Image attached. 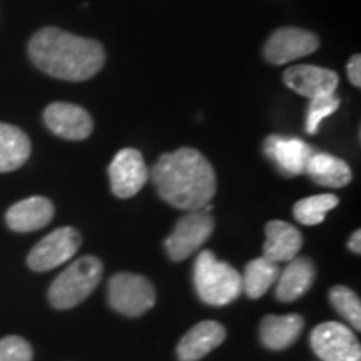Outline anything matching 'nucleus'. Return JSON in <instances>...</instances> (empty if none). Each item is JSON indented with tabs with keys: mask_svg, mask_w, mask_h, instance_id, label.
<instances>
[{
	"mask_svg": "<svg viewBox=\"0 0 361 361\" xmlns=\"http://www.w3.org/2000/svg\"><path fill=\"white\" fill-rule=\"evenodd\" d=\"M159 196L184 211H200L216 194V174L209 161L192 147L162 154L149 173Z\"/></svg>",
	"mask_w": 361,
	"mask_h": 361,
	"instance_id": "1",
	"label": "nucleus"
},
{
	"mask_svg": "<svg viewBox=\"0 0 361 361\" xmlns=\"http://www.w3.org/2000/svg\"><path fill=\"white\" fill-rule=\"evenodd\" d=\"M34 66L56 79L82 82L97 74L106 52L97 40L79 37L56 27L40 29L29 42Z\"/></svg>",
	"mask_w": 361,
	"mask_h": 361,
	"instance_id": "2",
	"label": "nucleus"
},
{
	"mask_svg": "<svg viewBox=\"0 0 361 361\" xmlns=\"http://www.w3.org/2000/svg\"><path fill=\"white\" fill-rule=\"evenodd\" d=\"M194 288L209 306H226L243 293V278L231 264L219 261L213 251H202L194 263Z\"/></svg>",
	"mask_w": 361,
	"mask_h": 361,
	"instance_id": "3",
	"label": "nucleus"
},
{
	"mask_svg": "<svg viewBox=\"0 0 361 361\" xmlns=\"http://www.w3.org/2000/svg\"><path fill=\"white\" fill-rule=\"evenodd\" d=\"M102 278V263L96 256H84L62 271L49 288V301L57 310H71L92 295Z\"/></svg>",
	"mask_w": 361,
	"mask_h": 361,
	"instance_id": "4",
	"label": "nucleus"
},
{
	"mask_svg": "<svg viewBox=\"0 0 361 361\" xmlns=\"http://www.w3.org/2000/svg\"><path fill=\"white\" fill-rule=\"evenodd\" d=\"M109 305L117 313L137 318L156 303V290L147 278L133 273H119L111 278Z\"/></svg>",
	"mask_w": 361,
	"mask_h": 361,
	"instance_id": "5",
	"label": "nucleus"
},
{
	"mask_svg": "<svg viewBox=\"0 0 361 361\" xmlns=\"http://www.w3.org/2000/svg\"><path fill=\"white\" fill-rule=\"evenodd\" d=\"M311 350L322 361H361L360 341L346 324L326 322L311 331Z\"/></svg>",
	"mask_w": 361,
	"mask_h": 361,
	"instance_id": "6",
	"label": "nucleus"
},
{
	"mask_svg": "<svg viewBox=\"0 0 361 361\" xmlns=\"http://www.w3.org/2000/svg\"><path fill=\"white\" fill-rule=\"evenodd\" d=\"M214 229L213 216L206 211H189L178 221L174 231L166 238L164 246L173 261H184L209 239Z\"/></svg>",
	"mask_w": 361,
	"mask_h": 361,
	"instance_id": "7",
	"label": "nucleus"
},
{
	"mask_svg": "<svg viewBox=\"0 0 361 361\" xmlns=\"http://www.w3.org/2000/svg\"><path fill=\"white\" fill-rule=\"evenodd\" d=\"M80 243H82V238L74 228L71 226L59 228L40 239L32 247L29 258H27V264L30 266V269L39 271V273L59 268L71 258H74L80 247Z\"/></svg>",
	"mask_w": 361,
	"mask_h": 361,
	"instance_id": "8",
	"label": "nucleus"
},
{
	"mask_svg": "<svg viewBox=\"0 0 361 361\" xmlns=\"http://www.w3.org/2000/svg\"><path fill=\"white\" fill-rule=\"evenodd\" d=\"M111 189L121 200H128L146 186L149 169L137 149H123L114 156L109 166Z\"/></svg>",
	"mask_w": 361,
	"mask_h": 361,
	"instance_id": "9",
	"label": "nucleus"
},
{
	"mask_svg": "<svg viewBox=\"0 0 361 361\" xmlns=\"http://www.w3.org/2000/svg\"><path fill=\"white\" fill-rule=\"evenodd\" d=\"M318 47L319 39L313 32L296 27H283L271 34L264 45V57L271 64L281 66L310 56Z\"/></svg>",
	"mask_w": 361,
	"mask_h": 361,
	"instance_id": "10",
	"label": "nucleus"
},
{
	"mask_svg": "<svg viewBox=\"0 0 361 361\" xmlns=\"http://www.w3.org/2000/svg\"><path fill=\"white\" fill-rule=\"evenodd\" d=\"M44 123L59 137L82 141L92 133V117L80 106L69 102H54L44 111Z\"/></svg>",
	"mask_w": 361,
	"mask_h": 361,
	"instance_id": "11",
	"label": "nucleus"
},
{
	"mask_svg": "<svg viewBox=\"0 0 361 361\" xmlns=\"http://www.w3.org/2000/svg\"><path fill=\"white\" fill-rule=\"evenodd\" d=\"M264 154L276 164V168L284 176L303 174L308 159L313 154L310 144L298 137H281V135H269L263 144Z\"/></svg>",
	"mask_w": 361,
	"mask_h": 361,
	"instance_id": "12",
	"label": "nucleus"
},
{
	"mask_svg": "<svg viewBox=\"0 0 361 361\" xmlns=\"http://www.w3.org/2000/svg\"><path fill=\"white\" fill-rule=\"evenodd\" d=\"M283 79L291 90L308 99L323 96V94H333L340 82L335 71L311 64L290 67L284 71Z\"/></svg>",
	"mask_w": 361,
	"mask_h": 361,
	"instance_id": "13",
	"label": "nucleus"
},
{
	"mask_svg": "<svg viewBox=\"0 0 361 361\" xmlns=\"http://www.w3.org/2000/svg\"><path fill=\"white\" fill-rule=\"evenodd\" d=\"M224 338L226 329L218 322L206 319L197 323L178 343V358L179 361H200L218 348Z\"/></svg>",
	"mask_w": 361,
	"mask_h": 361,
	"instance_id": "14",
	"label": "nucleus"
},
{
	"mask_svg": "<svg viewBox=\"0 0 361 361\" xmlns=\"http://www.w3.org/2000/svg\"><path fill=\"white\" fill-rule=\"evenodd\" d=\"M52 218L54 204L42 196L27 197V200L16 202L6 214L7 226L17 233L37 231L51 223Z\"/></svg>",
	"mask_w": 361,
	"mask_h": 361,
	"instance_id": "15",
	"label": "nucleus"
},
{
	"mask_svg": "<svg viewBox=\"0 0 361 361\" xmlns=\"http://www.w3.org/2000/svg\"><path fill=\"white\" fill-rule=\"evenodd\" d=\"M303 236L300 229L284 221H269L266 224L264 258L274 263H290L300 255Z\"/></svg>",
	"mask_w": 361,
	"mask_h": 361,
	"instance_id": "16",
	"label": "nucleus"
},
{
	"mask_svg": "<svg viewBox=\"0 0 361 361\" xmlns=\"http://www.w3.org/2000/svg\"><path fill=\"white\" fill-rule=\"evenodd\" d=\"M316 278L314 264L308 258L296 256L288 263L286 268L279 271L276 281V298L283 303L300 300L313 286Z\"/></svg>",
	"mask_w": 361,
	"mask_h": 361,
	"instance_id": "17",
	"label": "nucleus"
},
{
	"mask_svg": "<svg viewBox=\"0 0 361 361\" xmlns=\"http://www.w3.org/2000/svg\"><path fill=\"white\" fill-rule=\"evenodd\" d=\"M305 319L300 314L274 316L269 314L261 322L259 336L266 348L281 351L290 348L301 331H303Z\"/></svg>",
	"mask_w": 361,
	"mask_h": 361,
	"instance_id": "18",
	"label": "nucleus"
},
{
	"mask_svg": "<svg viewBox=\"0 0 361 361\" xmlns=\"http://www.w3.org/2000/svg\"><path fill=\"white\" fill-rule=\"evenodd\" d=\"M305 173L319 186L345 188L351 180V169L345 161L326 152H313Z\"/></svg>",
	"mask_w": 361,
	"mask_h": 361,
	"instance_id": "19",
	"label": "nucleus"
},
{
	"mask_svg": "<svg viewBox=\"0 0 361 361\" xmlns=\"http://www.w3.org/2000/svg\"><path fill=\"white\" fill-rule=\"evenodd\" d=\"M30 139L16 126L0 123V173L22 168L30 157Z\"/></svg>",
	"mask_w": 361,
	"mask_h": 361,
	"instance_id": "20",
	"label": "nucleus"
},
{
	"mask_svg": "<svg viewBox=\"0 0 361 361\" xmlns=\"http://www.w3.org/2000/svg\"><path fill=\"white\" fill-rule=\"evenodd\" d=\"M279 276V266L274 261H271L264 256L258 259H252L251 263L246 264L245 276L243 278V291L246 295L258 300L269 291V288L278 281Z\"/></svg>",
	"mask_w": 361,
	"mask_h": 361,
	"instance_id": "21",
	"label": "nucleus"
},
{
	"mask_svg": "<svg viewBox=\"0 0 361 361\" xmlns=\"http://www.w3.org/2000/svg\"><path fill=\"white\" fill-rule=\"evenodd\" d=\"M340 200L335 194H318V196H310L305 200H300L295 204L293 214L296 221L305 226L322 224L326 214L331 209H335Z\"/></svg>",
	"mask_w": 361,
	"mask_h": 361,
	"instance_id": "22",
	"label": "nucleus"
},
{
	"mask_svg": "<svg viewBox=\"0 0 361 361\" xmlns=\"http://www.w3.org/2000/svg\"><path fill=\"white\" fill-rule=\"evenodd\" d=\"M329 301L333 308L353 326L356 331L361 329V303L355 291L346 286H335L329 291Z\"/></svg>",
	"mask_w": 361,
	"mask_h": 361,
	"instance_id": "23",
	"label": "nucleus"
},
{
	"mask_svg": "<svg viewBox=\"0 0 361 361\" xmlns=\"http://www.w3.org/2000/svg\"><path fill=\"white\" fill-rule=\"evenodd\" d=\"M338 107H340V99L336 97L335 92L310 99L308 114H306V130H308V134L318 133L319 124L326 117L331 116L333 112H336Z\"/></svg>",
	"mask_w": 361,
	"mask_h": 361,
	"instance_id": "24",
	"label": "nucleus"
},
{
	"mask_svg": "<svg viewBox=\"0 0 361 361\" xmlns=\"http://www.w3.org/2000/svg\"><path fill=\"white\" fill-rule=\"evenodd\" d=\"M32 346L20 336H6L0 340V361H32Z\"/></svg>",
	"mask_w": 361,
	"mask_h": 361,
	"instance_id": "25",
	"label": "nucleus"
},
{
	"mask_svg": "<svg viewBox=\"0 0 361 361\" xmlns=\"http://www.w3.org/2000/svg\"><path fill=\"white\" fill-rule=\"evenodd\" d=\"M346 71H348L350 82L353 84L355 87H360L361 85V57L358 56V54L350 59Z\"/></svg>",
	"mask_w": 361,
	"mask_h": 361,
	"instance_id": "26",
	"label": "nucleus"
},
{
	"mask_svg": "<svg viewBox=\"0 0 361 361\" xmlns=\"http://www.w3.org/2000/svg\"><path fill=\"white\" fill-rule=\"evenodd\" d=\"M361 231L358 229V231H355L353 234H351L350 241H348V247L353 252H356V255H360L361 252Z\"/></svg>",
	"mask_w": 361,
	"mask_h": 361,
	"instance_id": "27",
	"label": "nucleus"
}]
</instances>
